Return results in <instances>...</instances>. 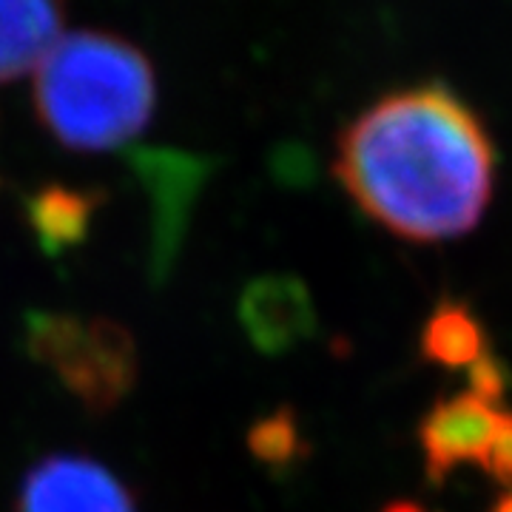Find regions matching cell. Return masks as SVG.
<instances>
[{"mask_svg": "<svg viewBox=\"0 0 512 512\" xmlns=\"http://www.w3.org/2000/svg\"><path fill=\"white\" fill-rule=\"evenodd\" d=\"M333 174L396 237L444 242L473 231L493 200L495 148L478 114L444 83L390 92L336 140Z\"/></svg>", "mask_w": 512, "mask_h": 512, "instance_id": "6da1fadb", "label": "cell"}, {"mask_svg": "<svg viewBox=\"0 0 512 512\" xmlns=\"http://www.w3.org/2000/svg\"><path fill=\"white\" fill-rule=\"evenodd\" d=\"M157 77L148 57L109 32H72L37 66L35 109L57 143L114 151L154 117Z\"/></svg>", "mask_w": 512, "mask_h": 512, "instance_id": "7a4b0ae2", "label": "cell"}, {"mask_svg": "<svg viewBox=\"0 0 512 512\" xmlns=\"http://www.w3.org/2000/svg\"><path fill=\"white\" fill-rule=\"evenodd\" d=\"M26 342L37 362L86 407H114L134 384V342L117 322L35 313L26 325Z\"/></svg>", "mask_w": 512, "mask_h": 512, "instance_id": "3957f363", "label": "cell"}, {"mask_svg": "<svg viewBox=\"0 0 512 512\" xmlns=\"http://www.w3.org/2000/svg\"><path fill=\"white\" fill-rule=\"evenodd\" d=\"M18 512H137L120 478L89 456H49L26 473Z\"/></svg>", "mask_w": 512, "mask_h": 512, "instance_id": "277c9868", "label": "cell"}, {"mask_svg": "<svg viewBox=\"0 0 512 512\" xmlns=\"http://www.w3.org/2000/svg\"><path fill=\"white\" fill-rule=\"evenodd\" d=\"M501 421L504 410L473 390L433 404L419 427L427 478L441 484L461 464L484 467Z\"/></svg>", "mask_w": 512, "mask_h": 512, "instance_id": "5b68a950", "label": "cell"}, {"mask_svg": "<svg viewBox=\"0 0 512 512\" xmlns=\"http://www.w3.org/2000/svg\"><path fill=\"white\" fill-rule=\"evenodd\" d=\"M242 325L265 353L291 350L316 328L311 293L293 276L256 279L242 296Z\"/></svg>", "mask_w": 512, "mask_h": 512, "instance_id": "8992f818", "label": "cell"}, {"mask_svg": "<svg viewBox=\"0 0 512 512\" xmlns=\"http://www.w3.org/2000/svg\"><path fill=\"white\" fill-rule=\"evenodd\" d=\"M66 0H0V80L37 69L55 49Z\"/></svg>", "mask_w": 512, "mask_h": 512, "instance_id": "52a82bcc", "label": "cell"}, {"mask_svg": "<svg viewBox=\"0 0 512 512\" xmlns=\"http://www.w3.org/2000/svg\"><path fill=\"white\" fill-rule=\"evenodd\" d=\"M484 328L461 302H441L421 330V356L444 370H470L487 356Z\"/></svg>", "mask_w": 512, "mask_h": 512, "instance_id": "ba28073f", "label": "cell"}, {"mask_svg": "<svg viewBox=\"0 0 512 512\" xmlns=\"http://www.w3.org/2000/svg\"><path fill=\"white\" fill-rule=\"evenodd\" d=\"M35 225L37 234L52 245H63L66 239H74L86 225L83 197L63 188L40 194L35 200Z\"/></svg>", "mask_w": 512, "mask_h": 512, "instance_id": "9c48e42d", "label": "cell"}, {"mask_svg": "<svg viewBox=\"0 0 512 512\" xmlns=\"http://www.w3.org/2000/svg\"><path fill=\"white\" fill-rule=\"evenodd\" d=\"M254 441L256 453L262 458L285 461L296 450V427H293L291 416H274V419L262 421Z\"/></svg>", "mask_w": 512, "mask_h": 512, "instance_id": "30bf717a", "label": "cell"}, {"mask_svg": "<svg viewBox=\"0 0 512 512\" xmlns=\"http://www.w3.org/2000/svg\"><path fill=\"white\" fill-rule=\"evenodd\" d=\"M484 470L501 481V484H512V413L504 410V421H501V430L493 441V450L484 461Z\"/></svg>", "mask_w": 512, "mask_h": 512, "instance_id": "8fae6325", "label": "cell"}, {"mask_svg": "<svg viewBox=\"0 0 512 512\" xmlns=\"http://www.w3.org/2000/svg\"><path fill=\"white\" fill-rule=\"evenodd\" d=\"M504 384H507L504 370H501V365H498L495 359H490V356H484L476 367H470V387H473V393H478V396L495 402V399H501Z\"/></svg>", "mask_w": 512, "mask_h": 512, "instance_id": "7c38bea8", "label": "cell"}, {"mask_svg": "<svg viewBox=\"0 0 512 512\" xmlns=\"http://www.w3.org/2000/svg\"><path fill=\"white\" fill-rule=\"evenodd\" d=\"M384 512H424L419 504H410V501H399V504H393V507H387Z\"/></svg>", "mask_w": 512, "mask_h": 512, "instance_id": "4fadbf2b", "label": "cell"}, {"mask_svg": "<svg viewBox=\"0 0 512 512\" xmlns=\"http://www.w3.org/2000/svg\"><path fill=\"white\" fill-rule=\"evenodd\" d=\"M493 512H512V493H507L498 504H495Z\"/></svg>", "mask_w": 512, "mask_h": 512, "instance_id": "5bb4252c", "label": "cell"}]
</instances>
